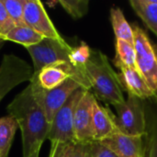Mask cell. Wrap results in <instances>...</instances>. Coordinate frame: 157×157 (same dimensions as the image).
<instances>
[{"instance_id": "6da1fadb", "label": "cell", "mask_w": 157, "mask_h": 157, "mask_svg": "<svg viewBox=\"0 0 157 157\" xmlns=\"http://www.w3.org/2000/svg\"><path fill=\"white\" fill-rule=\"evenodd\" d=\"M21 131L23 157H29L47 140L51 124L33 96L31 86L18 93L6 108Z\"/></svg>"}, {"instance_id": "7a4b0ae2", "label": "cell", "mask_w": 157, "mask_h": 157, "mask_svg": "<svg viewBox=\"0 0 157 157\" xmlns=\"http://www.w3.org/2000/svg\"><path fill=\"white\" fill-rule=\"evenodd\" d=\"M84 72L90 89L92 88L101 100L113 107L125 102L119 75L109 64L107 56L100 51H92Z\"/></svg>"}, {"instance_id": "3957f363", "label": "cell", "mask_w": 157, "mask_h": 157, "mask_svg": "<svg viewBox=\"0 0 157 157\" xmlns=\"http://www.w3.org/2000/svg\"><path fill=\"white\" fill-rule=\"evenodd\" d=\"M29 85L31 86L34 98L41 106L50 124L52 123L56 113L65 104L69 98L77 89L82 88L77 82L72 78H69L58 87L46 90L40 86L37 76L34 75V73L29 81Z\"/></svg>"}, {"instance_id": "277c9868", "label": "cell", "mask_w": 157, "mask_h": 157, "mask_svg": "<svg viewBox=\"0 0 157 157\" xmlns=\"http://www.w3.org/2000/svg\"><path fill=\"white\" fill-rule=\"evenodd\" d=\"M86 89H77L54 116L47 140L52 144H75L74 114L75 108Z\"/></svg>"}, {"instance_id": "5b68a950", "label": "cell", "mask_w": 157, "mask_h": 157, "mask_svg": "<svg viewBox=\"0 0 157 157\" xmlns=\"http://www.w3.org/2000/svg\"><path fill=\"white\" fill-rule=\"evenodd\" d=\"M136 53V65L149 86L157 92V54L147 34L136 24L132 25Z\"/></svg>"}, {"instance_id": "8992f818", "label": "cell", "mask_w": 157, "mask_h": 157, "mask_svg": "<svg viewBox=\"0 0 157 157\" xmlns=\"http://www.w3.org/2000/svg\"><path fill=\"white\" fill-rule=\"evenodd\" d=\"M26 49L32 59L34 73H39L49 65L70 63L69 54L73 48L65 40L44 38L40 43Z\"/></svg>"}, {"instance_id": "52a82bcc", "label": "cell", "mask_w": 157, "mask_h": 157, "mask_svg": "<svg viewBox=\"0 0 157 157\" xmlns=\"http://www.w3.org/2000/svg\"><path fill=\"white\" fill-rule=\"evenodd\" d=\"M140 100L129 95L124 103L114 106L116 109V124L121 132L138 136L145 134V116Z\"/></svg>"}, {"instance_id": "ba28073f", "label": "cell", "mask_w": 157, "mask_h": 157, "mask_svg": "<svg viewBox=\"0 0 157 157\" xmlns=\"http://www.w3.org/2000/svg\"><path fill=\"white\" fill-rule=\"evenodd\" d=\"M34 70L23 59L14 54H5L0 64V103L17 86L30 81Z\"/></svg>"}, {"instance_id": "9c48e42d", "label": "cell", "mask_w": 157, "mask_h": 157, "mask_svg": "<svg viewBox=\"0 0 157 157\" xmlns=\"http://www.w3.org/2000/svg\"><path fill=\"white\" fill-rule=\"evenodd\" d=\"M95 96L86 90L80 98L74 114V133L75 143H91L95 141L93 124V106Z\"/></svg>"}, {"instance_id": "30bf717a", "label": "cell", "mask_w": 157, "mask_h": 157, "mask_svg": "<svg viewBox=\"0 0 157 157\" xmlns=\"http://www.w3.org/2000/svg\"><path fill=\"white\" fill-rule=\"evenodd\" d=\"M24 19L28 27L35 30L43 38L64 40L46 12L40 0H26Z\"/></svg>"}, {"instance_id": "8fae6325", "label": "cell", "mask_w": 157, "mask_h": 157, "mask_svg": "<svg viewBox=\"0 0 157 157\" xmlns=\"http://www.w3.org/2000/svg\"><path fill=\"white\" fill-rule=\"evenodd\" d=\"M118 157H144L143 136L117 132L99 141Z\"/></svg>"}, {"instance_id": "7c38bea8", "label": "cell", "mask_w": 157, "mask_h": 157, "mask_svg": "<svg viewBox=\"0 0 157 157\" xmlns=\"http://www.w3.org/2000/svg\"><path fill=\"white\" fill-rule=\"evenodd\" d=\"M119 78L122 88L131 96L139 99H146L155 95L137 69L121 68L120 69Z\"/></svg>"}, {"instance_id": "4fadbf2b", "label": "cell", "mask_w": 157, "mask_h": 157, "mask_svg": "<svg viewBox=\"0 0 157 157\" xmlns=\"http://www.w3.org/2000/svg\"><path fill=\"white\" fill-rule=\"evenodd\" d=\"M93 124L95 132V141H101L117 132L120 130L116 124L115 115L109 109L98 104L97 99L93 106Z\"/></svg>"}, {"instance_id": "5bb4252c", "label": "cell", "mask_w": 157, "mask_h": 157, "mask_svg": "<svg viewBox=\"0 0 157 157\" xmlns=\"http://www.w3.org/2000/svg\"><path fill=\"white\" fill-rule=\"evenodd\" d=\"M34 75L37 76L40 86L46 90L56 88L71 78L65 69L59 64L46 66Z\"/></svg>"}, {"instance_id": "9a60e30c", "label": "cell", "mask_w": 157, "mask_h": 157, "mask_svg": "<svg viewBox=\"0 0 157 157\" xmlns=\"http://www.w3.org/2000/svg\"><path fill=\"white\" fill-rule=\"evenodd\" d=\"M130 4L145 25L157 35V0H131Z\"/></svg>"}, {"instance_id": "2e32d148", "label": "cell", "mask_w": 157, "mask_h": 157, "mask_svg": "<svg viewBox=\"0 0 157 157\" xmlns=\"http://www.w3.org/2000/svg\"><path fill=\"white\" fill-rule=\"evenodd\" d=\"M17 128V122L10 115L0 118V157H8Z\"/></svg>"}, {"instance_id": "e0dca14e", "label": "cell", "mask_w": 157, "mask_h": 157, "mask_svg": "<svg viewBox=\"0 0 157 157\" xmlns=\"http://www.w3.org/2000/svg\"><path fill=\"white\" fill-rule=\"evenodd\" d=\"M113 63L118 69L125 67L137 69L134 45L123 40L116 39V56Z\"/></svg>"}, {"instance_id": "ac0fdd59", "label": "cell", "mask_w": 157, "mask_h": 157, "mask_svg": "<svg viewBox=\"0 0 157 157\" xmlns=\"http://www.w3.org/2000/svg\"><path fill=\"white\" fill-rule=\"evenodd\" d=\"M110 21L116 36V39L123 40L132 44L134 43L133 30L132 26L126 20L122 10L119 7H111Z\"/></svg>"}, {"instance_id": "d6986e66", "label": "cell", "mask_w": 157, "mask_h": 157, "mask_svg": "<svg viewBox=\"0 0 157 157\" xmlns=\"http://www.w3.org/2000/svg\"><path fill=\"white\" fill-rule=\"evenodd\" d=\"M44 38L28 26L15 27L5 38V40H10L28 48L40 43Z\"/></svg>"}, {"instance_id": "ffe728a7", "label": "cell", "mask_w": 157, "mask_h": 157, "mask_svg": "<svg viewBox=\"0 0 157 157\" xmlns=\"http://www.w3.org/2000/svg\"><path fill=\"white\" fill-rule=\"evenodd\" d=\"M92 50L90 49V47L86 43L82 42L79 46L72 49L69 54L70 63L76 69L84 72V67L86 63L88 62Z\"/></svg>"}, {"instance_id": "44dd1931", "label": "cell", "mask_w": 157, "mask_h": 157, "mask_svg": "<svg viewBox=\"0 0 157 157\" xmlns=\"http://www.w3.org/2000/svg\"><path fill=\"white\" fill-rule=\"evenodd\" d=\"M3 3L16 27L27 26L24 19L26 0H3Z\"/></svg>"}, {"instance_id": "7402d4cb", "label": "cell", "mask_w": 157, "mask_h": 157, "mask_svg": "<svg viewBox=\"0 0 157 157\" xmlns=\"http://www.w3.org/2000/svg\"><path fill=\"white\" fill-rule=\"evenodd\" d=\"M75 19H78L86 15L89 1L87 0H60L57 2Z\"/></svg>"}, {"instance_id": "603a6c76", "label": "cell", "mask_w": 157, "mask_h": 157, "mask_svg": "<svg viewBox=\"0 0 157 157\" xmlns=\"http://www.w3.org/2000/svg\"><path fill=\"white\" fill-rule=\"evenodd\" d=\"M15 27L16 25L5 7L3 0H0V38L5 40L6 36Z\"/></svg>"}, {"instance_id": "cb8c5ba5", "label": "cell", "mask_w": 157, "mask_h": 157, "mask_svg": "<svg viewBox=\"0 0 157 157\" xmlns=\"http://www.w3.org/2000/svg\"><path fill=\"white\" fill-rule=\"evenodd\" d=\"M75 144H52L49 157H72Z\"/></svg>"}, {"instance_id": "d4e9b609", "label": "cell", "mask_w": 157, "mask_h": 157, "mask_svg": "<svg viewBox=\"0 0 157 157\" xmlns=\"http://www.w3.org/2000/svg\"><path fill=\"white\" fill-rule=\"evenodd\" d=\"M90 154L91 157H118L110 149L98 141L90 143Z\"/></svg>"}, {"instance_id": "484cf974", "label": "cell", "mask_w": 157, "mask_h": 157, "mask_svg": "<svg viewBox=\"0 0 157 157\" xmlns=\"http://www.w3.org/2000/svg\"><path fill=\"white\" fill-rule=\"evenodd\" d=\"M72 157H91L90 143H75Z\"/></svg>"}, {"instance_id": "4316f807", "label": "cell", "mask_w": 157, "mask_h": 157, "mask_svg": "<svg viewBox=\"0 0 157 157\" xmlns=\"http://www.w3.org/2000/svg\"><path fill=\"white\" fill-rule=\"evenodd\" d=\"M148 157H157V127L154 131L150 140Z\"/></svg>"}, {"instance_id": "83f0119b", "label": "cell", "mask_w": 157, "mask_h": 157, "mask_svg": "<svg viewBox=\"0 0 157 157\" xmlns=\"http://www.w3.org/2000/svg\"><path fill=\"white\" fill-rule=\"evenodd\" d=\"M40 148H38L37 150H35L32 154H31V155L29 157H39V155H40Z\"/></svg>"}, {"instance_id": "f1b7e54d", "label": "cell", "mask_w": 157, "mask_h": 157, "mask_svg": "<svg viewBox=\"0 0 157 157\" xmlns=\"http://www.w3.org/2000/svg\"><path fill=\"white\" fill-rule=\"evenodd\" d=\"M3 41H4V40L0 38V46H1V44H2V42H3Z\"/></svg>"}]
</instances>
